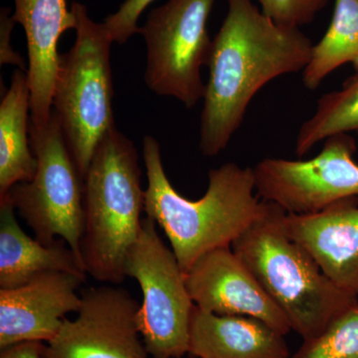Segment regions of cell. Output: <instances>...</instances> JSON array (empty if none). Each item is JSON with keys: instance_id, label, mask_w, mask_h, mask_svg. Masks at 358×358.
I'll return each mask as SVG.
<instances>
[{"instance_id": "cell-1", "label": "cell", "mask_w": 358, "mask_h": 358, "mask_svg": "<svg viewBox=\"0 0 358 358\" xmlns=\"http://www.w3.org/2000/svg\"><path fill=\"white\" fill-rule=\"evenodd\" d=\"M227 6L207 64L199 141L207 157L227 148L265 85L305 70L313 47L300 28L277 24L252 0H227Z\"/></svg>"}, {"instance_id": "cell-2", "label": "cell", "mask_w": 358, "mask_h": 358, "mask_svg": "<svg viewBox=\"0 0 358 358\" xmlns=\"http://www.w3.org/2000/svg\"><path fill=\"white\" fill-rule=\"evenodd\" d=\"M147 169L145 212L166 233L182 272L212 251L232 244L265 208L256 192L253 167L227 162L208 173V187L200 199L179 194L167 178L159 143L143 138Z\"/></svg>"}, {"instance_id": "cell-3", "label": "cell", "mask_w": 358, "mask_h": 358, "mask_svg": "<svg viewBox=\"0 0 358 358\" xmlns=\"http://www.w3.org/2000/svg\"><path fill=\"white\" fill-rule=\"evenodd\" d=\"M287 212L266 201L261 215L232 249L250 268L301 338L322 333L334 319L357 305L322 272L313 256L289 236Z\"/></svg>"}, {"instance_id": "cell-4", "label": "cell", "mask_w": 358, "mask_h": 358, "mask_svg": "<svg viewBox=\"0 0 358 358\" xmlns=\"http://www.w3.org/2000/svg\"><path fill=\"white\" fill-rule=\"evenodd\" d=\"M133 141L117 128L103 136L84 178L83 232L80 256L96 282L126 281V261L138 239L145 190Z\"/></svg>"}, {"instance_id": "cell-5", "label": "cell", "mask_w": 358, "mask_h": 358, "mask_svg": "<svg viewBox=\"0 0 358 358\" xmlns=\"http://www.w3.org/2000/svg\"><path fill=\"white\" fill-rule=\"evenodd\" d=\"M71 10L76 40L60 55L53 107L84 178L99 143L115 128L110 60L114 42L103 22L90 17L85 4L74 1Z\"/></svg>"}, {"instance_id": "cell-6", "label": "cell", "mask_w": 358, "mask_h": 358, "mask_svg": "<svg viewBox=\"0 0 358 358\" xmlns=\"http://www.w3.org/2000/svg\"><path fill=\"white\" fill-rule=\"evenodd\" d=\"M29 136L37 159L34 178L14 185L0 201L10 202L40 243L65 240L81 260L84 178L54 110L43 128L30 124Z\"/></svg>"}, {"instance_id": "cell-7", "label": "cell", "mask_w": 358, "mask_h": 358, "mask_svg": "<svg viewBox=\"0 0 358 358\" xmlns=\"http://www.w3.org/2000/svg\"><path fill=\"white\" fill-rule=\"evenodd\" d=\"M127 277L143 292L138 320L141 336L152 358H182L189 350L190 322L195 305L176 254L143 218L138 239L126 261Z\"/></svg>"}, {"instance_id": "cell-8", "label": "cell", "mask_w": 358, "mask_h": 358, "mask_svg": "<svg viewBox=\"0 0 358 358\" xmlns=\"http://www.w3.org/2000/svg\"><path fill=\"white\" fill-rule=\"evenodd\" d=\"M216 0H169L152 9L140 33L147 46L145 82L157 95L173 96L187 109L203 100L202 66L213 39L207 21Z\"/></svg>"}, {"instance_id": "cell-9", "label": "cell", "mask_w": 358, "mask_h": 358, "mask_svg": "<svg viewBox=\"0 0 358 358\" xmlns=\"http://www.w3.org/2000/svg\"><path fill=\"white\" fill-rule=\"evenodd\" d=\"M357 150L352 134H336L324 141L313 159L261 160L253 167L257 194L298 215L317 213L339 200L358 197Z\"/></svg>"}, {"instance_id": "cell-10", "label": "cell", "mask_w": 358, "mask_h": 358, "mask_svg": "<svg viewBox=\"0 0 358 358\" xmlns=\"http://www.w3.org/2000/svg\"><path fill=\"white\" fill-rule=\"evenodd\" d=\"M81 296L76 319L66 317L45 358H150L138 327L141 303L127 289L91 287Z\"/></svg>"}, {"instance_id": "cell-11", "label": "cell", "mask_w": 358, "mask_h": 358, "mask_svg": "<svg viewBox=\"0 0 358 358\" xmlns=\"http://www.w3.org/2000/svg\"><path fill=\"white\" fill-rule=\"evenodd\" d=\"M185 282L193 303L204 312L254 317L282 336L292 331L281 308L232 247L200 257L186 273Z\"/></svg>"}, {"instance_id": "cell-12", "label": "cell", "mask_w": 358, "mask_h": 358, "mask_svg": "<svg viewBox=\"0 0 358 358\" xmlns=\"http://www.w3.org/2000/svg\"><path fill=\"white\" fill-rule=\"evenodd\" d=\"M86 275L46 273L15 289H0V350L28 341L49 343L66 315L77 313Z\"/></svg>"}, {"instance_id": "cell-13", "label": "cell", "mask_w": 358, "mask_h": 358, "mask_svg": "<svg viewBox=\"0 0 358 358\" xmlns=\"http://www.w3.org/2000/svg\"><path fill=\"white\" fill-rule=\"evenodd\" d=\"M13 20L22 26L27 41V81L31 95L30 124L43 128L50 120L63 33L75 29L76 20L66 0H13Z\"/></svg>"}, {"instance_id": "cell-14", "label": "cell", "mask_w": 358, "mask_h": 358, "mask_svg": "<svg viewBox=\"0 0 358 358\" xmlns=\"http://www.w3.org/2000/svg\"><path fill=\"white\" fill-rule=\"evenodd\" d=\"M285 224L329 280L358 296V197L339 200L317 213H287Z\"/></svg>"}, {"instance_id": "cell-15", "label": "cell", "mask_w": 358, "mask_h": 358, "mask_svg": "<svg viewBox=\"0 0 358 358\" xmlns=\"http://www.w3.org/2000/svg\"><path fill=\"white\" fill-rule=\"evenodd\" d=\"M188 355L196 358H289L285 336L262 320L218 315L195 306Z\"/></svg>"}, {"instance_id": "cell-16", "label": "cell", "mask_w": 358, "mask_h": 358, "mask_svg": "<svg viewBox=\"0 0 358 358\" xmlns=\"http://www.w3.org/2000/svg\"><path fill=\"white\" fill-rule=\"evenodd\" d=\"M10 202L0 201V289L18 288L46 273L87 277L83 263L65 240L40 243L26 234Z\"/></svg>"}, {"instance_id": "cell-17", "label": "cell", "mask_w": 358, "mask_h": 358, "mask_svg": "<svg viewBox=\"0 0 358 358\" xmlns=\"http://www.w3.org/2000/svg\"><path fill=\"white\" fill-rule=\"evenodd\" d=\"M31 95L27 74L18 69L0 103V199L18 183L30 181L37 159L30 145Z\"/></svg>"}, {"instance_id": "cell-18", "label": "cell", "mask_w": 358, "mask_h": 358, "mask_svg": "<svg viewBox=\"0 0 358 358\" xmlns=\"http://www.w3.org/2000/svg\"><path fill=\"white\" fill-rule=\"evenodd\" d=\"M345 64L358 71V0H336L326 34L313 45L310 62L303 71V85L310 91L317 90Z\"/></svg>"}, {"instance_id": "cell-19", "label": "cell", "mask_w": 358, "mask_h": 358, "mask_svg": "<svg viewBox=\"0 0 358 358\" xmlns=\"http://www.w3.org/2000/svg\"><path fill=\"white\" fill-rule=\"evenodd\" d=\"M336 134L358 136V71L338 91L324 94L317 100L315 113L299 129L296 155L303 157Z\"/></svg>"}, {"instance_id": "cell-20", "label": "cell", "mask_w": 358, "mask_h": 358, "mask_svg": "<svg viewBox=\"0 0 358 358\" xmlns=\"http://www.w3.org/2000/svg\"><path fill=\"white\" fill-rule=\"evenodd\" d=\"M289 358H358V303L317 336L305 339Z\"/></svg>"}, {"instance_id": "cell-21", "label": "cell", "mask_w": 358, "mask_h": 358, "mask_svg": "<svg viewBox=\"0 0 358 358\" xmlns=\"http://www.w3.org/2000/svg\"><path fill=\"white\" fill-rule=\"evenodd\" d=\"M263 13L277 24L301 28L310 24L329 0H259Z\"/></svg>"}, {"instance_id": "cell-22", "label": "cell", "mask_w": 358, "mask_h": 358, "mask_svg": "<svg viewBox=\"0 0 358 358\" xmlns=\"http://www.w3.org/2000/svg\"><path fill=\"white\" fill-rule=\"evenodd\" d=\"M155 0H126L115 13L103 20L113 42L122 45L133 35L140 33L138 21L141 14Z\"/></svg>"}, {"instance_id": "cell-23", "label": "cell", "mask_w": 358, "mask_h": 358, "mask_svg": "<svg viewBox=\"0 0 358 358\" xmlns=\"http://www.w3.org/2000/svg\"><path fill=\"white\" fill-rule=\"evenodd\" d=\"M15 21L13 20L11 9L2 6L0 9V64L18 66L21 70H26L24 59L14 51L11 40Z\"/></svg>"}, {"instance_id": "cell-24", "label": "cell", "mask_w": 358, "mask_h": 358, "mask_svg": "<svg viewBox=\"0 0 358 358\" xmlns=\"http://www.w3.org/2000/svg\"><path fill=\"white\" fill-rule=\"evenodd\" d=\"M45 348L40 341L18 343L1 350L0 358H45Z\"/></svg>"}]
</instances>
